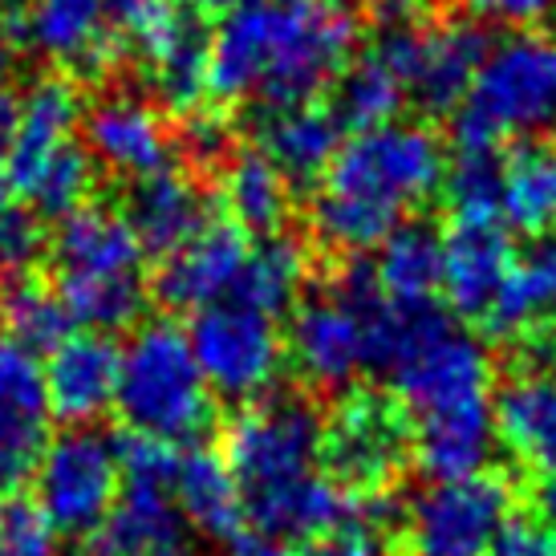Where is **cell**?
I'll use <instances>...</instances> for the list:
<instances>
[{
	"instance_id": "obj_37",
	"label": "cell",
	"mask_w": 556,
	"mask_h": 556,
	"mask_svg": "<svg viewBox=\"0 0 556 556\" xmlns=\"http://www.w3.org/2000/svg\"><path fill=\"white\" fill-rule=\"evenodd\" d=\"M0 402L46 415V366L0 329Z\"/></svg>"
},
{
	"instance_id": "obj_45",
	"label": "cell",
	"mask_w": 556,
	"mask_h": 556,
	"mask_svg": "<svg viewBox=\"0 0 556 556\" xmlns=\"http://www.w3.org/2000/svg\"><path fill=\"white\" fill-rule=\"evenodd\" d=\"M228 556H296L293 548H285V544H277V541H240V544H232V553Z\"/></svg>"
},
{
	"instance_id": "obj_31",
	"label": "cell",
	"mask_w": 556,
	"mask_h": 556,
	"mask_svg": "<svg viewBox=\"0 0 556 556\" xmlns=\"http://www.w3.org/2000/svg\"><path fill=\"white\" fill-rule=\"evenodd\" d=\"M406 102V86L390 74L387 62H378L374 53H362L357 62H350L333 81V118L341 130H374V126L394 123V114Z\"/></svg>"
},
{
	"instance_id": "obj_33",
	"label": "cell",
	"mask_w": 556,
	"mask_h": 556,
	"mask_svg": "<svg viewBox=\"0 0 556 556\" xmlns=\"http://www.w3.org/2000/svg\"><path fill=\"white\" fill-rule=\"evenodd\" d=\"M21 200L33 207V216L65 219L86 207V195L93 191V159L81 151L78 142L62 147L58 155H49L37 170H29L13 187Z\"/></svg>"
},
{
	"instance_id": "obj_5",
	"label": "cell",
	"mask_w": 556,
	"mask_h": 556,
	"mask_svg": "<svg viewBox=\"0 0 556 556\" xmlns=\"http://www.w3.org/2000/svg\"><path fill=\"white\" fill-rule=\"evenodd\" d=\"M49 256L58 268V296L65 301L74 325L123 329L139 321L147 305L142 289L147 248L123 212L93 203L65 216L53 232Z\"/></svg>"
},
{
	"instance_id": "obj_7",
	"label": "cell",
	"mask_w": 556,
	"mask_h": 556,
	"mask_svg": "<svg viewBox=\"0 0 556 556\" xmlns=\"http://www.w3.org/2000/svg\"><path fill=\"white\" fill-rule=\"evenodd\" d=\"M556 118V41L516 33L488 49L467 102L455 114V142L495 151L500 139L536 135Z\"/></svg>"
},
{
	"instance_id": "obj_14",
	"label": "cell",
	"mask_w": 556,
	"mask_h": 556,
	"mask_svg": "<svg viewBox=\"0 0 556 556\" xmlns=\"http://www.w3.org/2000/svg\"><path fill=\"white\" fill-rule=\"evenodd\" d=\"M289 357L296 374L317 390L350 387L366 370V325L362 313L338 293L305 301L293 313Z\"/></svg>"
},
{
	"instance_id": "obj_40",
	"label": "cell",
	"mask_w": 556,
	"mask_h": 556,
	"mask_svg": "<svg viewBox=\"0 0 556 556\" xmlns=\"http://www.w3.org/2000/svg\"><path fill=\"white\" fill-rule=\"evenodd\" d=\"M167 9H170V0H106L114 37L130 41L135 49H142L151 37H155V29L163 25Z\"/></svg>"
},
{
	"instance_id": "obj_6",
	"label": "cell",
	"mask_w": 556,
	"mask_h": 556,
	"mask_svg": "<svg viewBox=\"0 0 556 556\" xmlns=\"http://www.w3.org/2000/svg\"><path fill=\"white\" fill-rule=\"evenodd\" d=\"M114 406L130 434L155 443H191L212 422V390L179 325H139L126 350H118V390Z\"/></svg>"
},
{
	"instance_id": "obj_30",
	"label": "cell",
	"mask_w": 556,
	"mask_h": 556,
	"mask_svg": "<svg viewBox=\"0 0 556 556\" xmlns=\"http://www.w3.org/2000/svg\"><path fill=\"white\" fill-rule=\"evenodd\" d=\"M0 325L33 354H53L65 338H74V317L58 289L29 277H13L0 289Z\"/></svg>"
},
{
	"instance_id": "obj_35",
	"label": "cell",
	"mask_w": 556,
	"mask_h": 556,
	"mask_svg": "<svg viewBox=\"0 0 556 556\" xmlns=\"http://www.w3.org/2000/svg\"><path fill=\"white\" fill-rule=\"evenodd\" d=\"M46 443V415L0 402V495L16 492L25 479H33Z\"/></svg>"
},
{
	"instance_id": "obj_32",
	"label": "cell",
	"mask_w": 556,
	"mask_h": 556,
	"mask_svg": "<svg viewBox=\"0 0 556 556\" xmlns=\"http://www.w3.org/2000/svg\"><path fill=\"white\" fill-rule=\"evenodd\" d=\"M556 305L553 277L541 261L516 264L508 273V280L500 285L495 301L488 305V313L479 317L483 333L500 341H525L532 338L541 325H548V313Z\"/></svg>"
},
{
	"instance_id": "obj_2",
	"label": "cell",
	"mask_w": 556,
	"mask_h": 556,
	"mask_svg": "<svg viewBox=\"0 0 556 556\" xmlns=\"http://www.w3.org/2000/svg\"><path fill=\"white\" fill-rule=\"evenodd\" d=\"M357 21L338 0H240L212 37L207 90L261 110L305 106L338 81Z\"/></svg>"
},
{
	"instance_id": "obj_1",
	"label": "cell",
	"mask_w": 556,
	"mask_h": 556,
	"mask_svg": "<svg viewBox=\"0 0 556 556\" xmlns=\"http://www.w3.org/2000/svg\"><path fill=\"white\" fill-rule=\"evenodd\" d=\"M366 325V370L387 374L410 410V447L431 479L483 471L495 443L492 354L434 301L399 305L387 293L350 301Z\"/></svg>"
},
{
	"instance_id": "obj_4",
	"label": "cell",
	"mask_w": 556,
	"mask_h": 556,
	"mask_svg": "<svg viewBox=\"0 0 556 556\" xmlns=\"http://www.w3.org/2000/svg\"><path fill=\"white\" fill-rule=\"evenodd\" d=\"M443 142L422 123H387L341 142L313 195L309 224L317 240L338 252H366L382 244L402 216L443 187Z\"/></svg>"
},
{
	"instance_id": "obj_13",
	"label": "cell",
	"mask_w": 556,
	"mask_h": 556,
	"mask_svg": "<svg viewBox=\"0 0 556 556\" xmlns=\"http://www.w3.org/2000/svg\"><path fill=\"white\" fill-rule=\"evenodd\" d=\"M212 37H216L212 13L200 0H170L155 37L139 49L147 86L167 110H179V114L200 110L207 70H212Z\"/></svg>"
},
{
	"instance_id": "obj_42",
	"label": "cell",
	"mask_w": 556,
	"mask_h": 556,
	"mask_svg": "<svg viewBox=\"0 0 556 556\" xmlns=\"http://www.w3.org/2000/svg\"><path fill=\"white\" fill-rule=\"evenodd\" d=\"M488 556H556V532L544 525H508Z\"/></svg>"
},
{
	"instance_id": "obj_29",
	"label": "cell",
	"mask_w": 556,
	"mask_h": 556,
	"mask_svg": "<svg viewBox=\"0 0 556 556\" xmlns=\"http://www.w3.org/2000/svg\"><path fill=\"white\" fill-rule=\"evenodd\" d=\"M305 277H309L305 248L296 244L293 236H264L256 248H248L244 273L236 280L232 301L264 313V317H273V313L293 305Z\"/></svg>"
},
{
	"instance_id": "obj_11",
	"label": "cell",
	"mask_w": 556,
	"mask_h": 556,
	"mask_svg": "<svg viewBox=\"0 0 556 556\" xmlns=\"http://www.w3.org/2000/svg\"><path fill=\"white\" fill-rule=\"evenodd\" d=\"M187 341L200 362L203 382L219 399H264L285 366V345L273 317L248 309L240 301H224L195 313Z\"/></svg>"
},
{
	"instance_id": "obj_12",
	"label": "cell",
	"mask_w": 556,
	"mask_h": 556,
	"mask_svg": "<svg viewBox=\"0 0 556 556\" xmlns=\"http://www.w3.org/2000/svg\"><path fill=\"white\" fill-rule=\"evenodd\" d=\"M410 455V422L378 390H354L325 418V464L362 495L382 492Z\"/></svg>"
},
{
	"instance_id": "obj_43",
	"label": "cell",
	"mask_w": 556,
	"mask_h": 556,
	"mask_svg": "<svg viewBox=\"0 0 556 556\" xmlns=\"http://www.w3.org/2000/svg\"><path fill=\"white\" fill-rule=\"evenodd\" d=\"M321 556H390V553L382 548V536H378V532L345 525L338 536H329V544L321 548Z\"/></svg>"
},
{
	"instance_id": "obj_47",
	"label": "cell",
	"mask_w": 556,
	"mask_h": 556,
	"mask_svg": "<svg viewBox=\"0 0 556 556\" xmlns=\"http://www.w3.org/2000/svg\"><path fill=\"white\" fill-rule=\"evenodd\" d=\"M13 212V184H9V170H4V155H0V216Z\"/></svg>"
},
{
	"instance_id": "obj_20",
	"label": "cell",
	"mask_w": 556,
	"mask_h": 556,
	"mask_svg": "<svg viewBox=\"0 0 556 556\" xmlns=\"http://www.w3.org/2000/svg\"><path fill=\"white\" fill-rule=\"evenodd\" d=\"M126 219L142 240V248L155 252V256L179 252L187 240H195L212 224L207 219V195L195 187V179H187L184 170L170 167L135 184Z\"/></svg>"
},
{
	"instance_id": "obj_28",
	"label": "cell",
	"mask_w": 556,
	"mask_h": 556,
	"mask_svg": "<svg viewBox=\"0 0 556 556\" xmlns=\"http://www.w3.org/2000/svg\"><path fill=\"white\" fill-rule=\"evenodd\" d=\"M224 207L240 232L277 236L289 216V179L261 151H240L224 163Z\"/></svg>"
},
{
	"instance_id": "obj_46",
	"label": "cell",
	"mask_w": 556,
	"mask_h": 556,
	"mask_svg": "<svg viewBox=\"0 0 556 556\" xmlns=\"http://www.w3.org/2000/svg\"><path fill=\"white\" fill-rule=\"evenodd\" d=\"M536 504H541V516L548 520V528L556 532V476H548L536 492Z\"/></svg>"
},
{
	"instance_id": "obj_23",
	"label": "cell",
	"mask_w": 556,
	"mask_h": 556,
	"mask_svg": "<svg viewBox=\"0 0 556 556\" xmlns=\"http://www.w3.org/2000/svg\"><path fill=\"white\" fill-rule=\"evenodd\" d=\"M341 151V123L325 106H289L261 114V155L289 179L309 184L329 170Z\"/></svg>"
},
{
	"instance_id": "obj_3",
	"label": "cell",
	"mask_w": 556,
	"mask_h": 556,
	"mask_svg": "<svg viewBox=\"0 0 556 556\" xmlns=\"http://www.w3.org/2000/svg\"><path fill=\"white\" fill-rule=\"evenodd\" d=\"M224 459L244 500V520L261 528L264 541H317L350 525L354 500L317 471L325 418L309 399L280 394L240 410L224 434Z\"/></svg>"
},
{
	"instance_id": "obj_15",
	"label": "cell",
	"mask_w": 556,
	"mask_h": 556,
	"mask_svg": "<svg viewBox=\"0 0 556 556\" xmlns=\"http://www.w3.org/2000/svg\"><path fill=\"white\" fill-rule=\"evenodd\" d=\"M248 244L232 219H212L195 240L170 252L155 277V293L170 309L203 313L232 301L236 280L244 273Z\"/></svg>"
},
{
	"instance_id": "obj_25",
	"label": "cell",
	"mask_w": 556,
	"mask_h": 556,
	"mask_svg": "<svg viewBox=\"0 0 556 556\" xmlns=\"http://www.w3.org/2000/svg\"><path fill=\"white\" fill-rule=\"evenodd\" d=\"M495 434L516 459L556 476V374H520L495 399Z\"/></svg>"
},
{
	"instance_id": "obj_22",
	"label": "cell",
	"mask_w": 556,
	"mask_h": 556,
	"mask_svg": "<svg viewBox=\"0 0 556 556\" xmlns=\"http://www.w3.org/2000/svg\"><path fill=\"white\" fill-rule=\"evenodd\" d=\"M81 123V98L65 78L37 81L25 102L16 106L13 139L4 147V170L9 184H21L29 170H37L49 155L74 142V126Z\"/></svg>"
},
{
	"instance_id": "obj_49",
	"label": "cell",
	"mask_w": 556,
	"mask_h": 556,
	"mask_svg": "<svg viewBox=\"0 0 556 556\" xmlns=\"http://www.w3.org/2000/svg\"><path fill=\"white\" fill-rule=\"evenodd\" d=\"M541 264H544V268H548V277H553V289H556V240H553V244H548V252H544V256H541Z\"/></svg>"
},
{
	"instance_id": "obj_24",
	"label": "cell",
	"mask_w": 556,
	"mask_h": 556,
	"mask_svg": "<svg viewBox=\"0 0 556 556\" xmlns=\"http://www.w3.org/2000/svg\"><path fill=\"white\" fill-rule=\"evenodd\" d=\"M170 492L187 525L212 541H232L244 525V500H240L232 467L216 451L191 447L187 455H179Z\"/></svg>"
},
{
	"instance_id": "obj_41",
	"label": "cell",
	"mask_w": 556,
	"mask_h": 556,
	"mask_svg": "<svg viewBox=\"0 0 556 556\" xmlns=\"http://www.w3.org/2000/svg\"><path fill=\"white\" fill-rule=\"evenodd\" d=\"M471 16L500 25H536L556 9V0H459Z\"/></svg>"
},
{
	"instance_id": "obj_38",
	"label": "cell",
	"mask_w": 556,
	"mask_h": 556,
	"mask_svg": "<svg viewBox=\"0 0 556 556\" xmlns=\"http://www.w3.org/2000/svg\"><path fill=\"white\" fill-rule=\"evenodd\" d=\"M179 147L191 163L200 167H216V163H228L232 159V126L224 114H212V110H191L179 126Z\"/></svg>"
},
{
	"instance_id": "obj_27",
	"label": "cell",
	"mask_w": 556,
	"mask_h": 556,
	"mask_svg": "<svg viewBox=\"0 0 556 556\" xmlns=\"http://www.w3.org/2000/svg\"><path fill=\"white\" fill-rule=\"evenodd\" d=\"M374 277L382 293L399 305L434 301V289L443 285V236L431 224H402L378 244Z\"/></svg>"
},
{
	"instance_id": "obj_16",
	"label": "cell",
	"mask_w": 556,
	"mask_h": 556,
	"mask_svg": "<svg viewBox=\"0 0 556 556\" xmlns=\"http://www.w3.org/2000/svg\"><path fill=\"white\" fill-rule=\"evenodd\" d=\"M86 151L93 163L123 175V179H151L170 167L167 126L155 110L135 93H110L86 114Z\"/></svg>"
},
{
	"instance_id": "obj_10",
	"label": "cell",
	"mask_w": 556,
	"mask_h": 556,
	"mask_svg": "<svg viewBox=\"0 0 556 556\" xmlns=\"http://www.w3.org/2000/svg\"><path fill=\"white\" fill-rule=\"evenodd\" d=\"M488 49V37L471 21H451L439 29H418L406 21L382 29L370 53L390 65V74L406 86V98H415L427 114H451L467 102Z\"/></svg>"
},
{
	"instance_id": "obj_44",
	"label": "cell",
	"mask_w": 556,
	"mask_h": 556,
	"mask_svg": "<svg viewBox=\"0 0 556 556\" xmlns=\"http://www.w3.org/2000/svg\"><path fill=\"white\" fill-rule=\"evenodd\" d=\"M354 4L366 9L370 16H378V21H387V25H406L427 0H354Z\"/></svg>"
},
{
	"instance_id": "obj_36",
	"label": "cell",
	"mask_w": 556,
	"mask_h": 556,
	"mask_svg": "<svg viewBox=\"0 0 556 556\" xmlns=\"http://www.w3.org/2000/svg\"><path fill=\"white\" fill-rule=\"evenodd\" d=\"M0 556H62V536L29 495H0Z\"/></svg>"
},
{
	"instance_id": "obj_9",
	"label": "cell",
	"mask_w": 556,
	"mask_h": 556,
	"mask_svg": "<svg viewBox=\"0 0 556 556\" xmlns=\"http://www.w3.org/2000/svg\"><path fill=\"white\" fill-rule=\"evenodd\" d=\"M37 508L49 516L58 536H90L106 528L114 500L123 492L114 439L86 427L49 439L33 471Z\"/></svg>"
},
{
	"instance_id": "obj_50",
	"label": "cell",
	"mask_w": 556,
	"mask_h": 556,
	"mask_svg": "<svg viewBox=\"0 0 556 556\" xmlns=\"http://www.w3.org/2000/svg\"><path fill=\"white\" fill-rule=\"evenodd\" d=\"M0 4H4V0H0Z\"/></svg>"
},
{
	"instance_id": "obj_19",
	"label": "cell",
	"mask_w": 556,
	"mask_h": 556,
	"mask_svg": "<svg viewBox=\"0 0 556 556\" xmlns=\"http://www.w3.org/2000/svg\"><path fill=\"white\" fill-rule=\"evenodd\" d=\"M25 37L53 65L74 74H102L114 53L106 0H29L25 4Z\"/></svg>"
},
{
	"instance_id": "obj_8",
	"label": "cell",
	"mask_w": 556,
	"mask_h": 556,
	"mask_svg": "<svg viewBox=\"0 0 556 556\" xmlns=\"http://www.w3.org/2000/svg\"><path fill=\"white\" fill-rule=\"evenodd\" d=\"M516 495L495 471L434 479L402 511L406 556H488L511 525Z\"/></svg>"
},
{
	"instance_id": "obj_26",
	"label": "cell",
	"mask_w": 556,
	"mask_h": 556,
	"mask_svg": "<svg viewBox=\"0 0 556 556\" xmlns=\"http://www.w3.org/2000/svg\"><path fill=\"white\" fill-rule=\"evenodd\" d=\"M500 216L525 236L556 232V142L528 139L504 159Z\"/></svg>"
},
{
	"instance_id": "obj_21",
	"label": "cell",
	"mask_w": 556,
	"mask_h": 556,
	"mask_svg": "<svg viewBox=\"0 0 556 556\" xmlns=\"http://www.w3.org/2000/svg\"><path fill=\"white\" fill-rule=\"evenodd\" d=\"M102 532L106 556H184L187 520L170 483L126 479Z\"/></svg>"
},
{
	"instance_id": "obj_48",
	"label": "cell",
	"mask_w": 556,
	"mask_h": 556,
	"mask_svg": "<svg viewBox=\"0 0 556 556\" xmlns=\"http://www.w3.org/2000/svg\"><path fill=\"white\" fill-rule=\"evenodd\" d=\"M9 70H13V46H9V33L0 29V86L9 78Z\"/></svg>"
},
{
	"instance_id": "obj_39",
	"label": "cell",
	"mask_w": 556,
	"mask_h": 556,
	"mask_svg": "<svg viewBox=\"0 0 556 556\" xmlns=\"http://www.w3.org/2000/svg\"><path fill=\"white\" fill-rule=\"evenodd\" d=\"M41 256V224L33 212H4L0 216V273L21 277L33 261Z\"/></svg>"
},
{
	"instance_id": "obj_34",
	"label": "cell",
	"mask_w": 556,
	"mask_h": 556,
	"mask_svg": "<svg viewBox=\"0 0 556 556\" xmlns=\"http://www.w3.org/2000/svg\"><path fill=\"white\" fill-rule=\"evenodd\" d=\"M447 203L455 219H492L500 216V187H504V159L483 147H459L451 159L447 175Z\"/></svg>"
},
{
	"instance_id": "obj_18",
	"label": "cell",
	"mask_w": 556,
	"mask_h": 556,
	"mask_svg": "<svg viewBox=\"0 0 556 556\" xmlns=\"http://www.w3.org/2000/svg\"><path fill=\"white\" fill-rule=\"evenodd\" d=\"M118 350L102 333L65 338L46 362V410L65 427H86L114 406Z\"/></svg>"
},
{
	"instance_id": "obj_17",
	"label": "cell",
	"mask_w": 556,
	"mask_h": 556,
	"mask_svg": "<svg viewBox=\"0 0 556 556\" xmlns=\"http://www.w3.org/2000/svg\"><path fill=\"white\" fill-rule=\"evenodd\" d=\"M516 268V248L500 219H455L443 232V293L451 309L464 317H483L500 285Z\"/></svg>"
}]
</instances>
